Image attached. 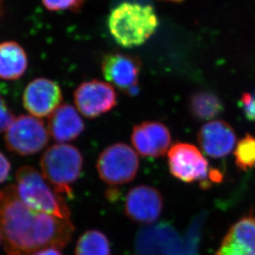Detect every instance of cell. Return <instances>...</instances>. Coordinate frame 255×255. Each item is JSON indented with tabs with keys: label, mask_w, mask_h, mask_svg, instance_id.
<instances>
[{
	"label": "cell",
	"mask_w": 255,
	"mask_h": 255,
	"mask_svg": "<svg viewBox=\"0 0 255 255\" xmlns=\"http://www.w3.org/2000/svg\"><path fill=\"white\" fill-rule=\"evenodd\" d=\"M0 233L7 255H32L46 248L63 249L75 233L71 220L35 212L22 202L15 184L0 190Z\"/></svg>",
	"instance_id": "cell-1"
},
{
	"label": "cell",
	"mask_w": 255,
	"mask_h": 255,
	"mask_svg": "<svg viewBox=\"0 0 255 255\" xmlns=\"http://www.w3.org/2000/svg\"><path fill=\"white\" fill-rule=\"evenodd\" d=\"M206 214L200 213L191 222L183 236L169 223L143 227L134 241L136 255H198Z\"/></svg>",
	"instance_id": "cell-2"
},
{
	"label": "cell",
	"mask_w": 255,
	"mask_h": 255,
	"mask_svg": "<svg viewBox=\"0 0 255 255\" xmlns=\"http://www.w3.org/2000/svg\"><path fill=\"white\" fill-rule=\"evenodd\" d=\"M158 17L150 5L123 2L112 10L108 27L116 42L126 48L141 46L156 31Z\"/></svg>",
	"instance_id": "cell-3"
},
{
	"label": "cell",
	"mask_w": 255,
	"mask_h": 255,
	"mask_svg": "<svg viewBox=\"0 0 255 255\" xmlns=\"http://www.w3.org/2000/svg\"><path fill=\"white\" fill-rule=\"evenodd\" d=\"M15 188L20 199L31 210L70 220V210L63 195L33 167L25 165L17 170Z\"/></svg>",
	"instance_id": "cell-4"
},
{
	"label": "cell",
	"mask_w": 255,
	"mask_h": 255,
	"mask_svg": "<svg viewBox=\"0 0 255 255\" xmlns=\"http://www.w3.org/2000/svg\"><path fill=\"white\" fill-rule=\"evenodd\" d=\"M40 165L41 174L54 189L72 198L73 185L80 178L84 166L80 149L65 143L54 144L44 152Z\"/></svg>",
	"instance_id": "cell-5"
},
{
	"label": "cell",
	"mask_w": 255,
	"mask_h": 255,
	"mask_svg": "<svg viewBox=\"0 0 255 255\" xmlns=\"http://www.w3.org/2000/svg\"><path fill=\"white\" fill-rule=\"evenodd\" d=\"M140 160L135 149L124 143L107 147L97 160L99 178L109 185L130 183L137 174Z\"/></svg>",
	"instance_id": "cell-6"
},
{
	"label": "cell",
	"mask_w": 255,
	"mask_h": 255,
	"mask_svg": "<svg viewBox=\"0 0 255 255\" xmlns=\"http://www.w3.org/2000/svg\"><path fill=\"white\" fill-rule=\"evenodd\" d=\"M49 130L42 121L31 115L15 118L5 133L7 149L22 156L41 151L48 144Z\"/></svg>",
	"instance_id": "cell-7"
},
{
	"label": "cell",
	"mask_w": 255,
	"mask_h": 255,
	"mask_svg": "<svg viewBox=\"0 0 255 255\" xmlns=\"http://www.w3.org/2000/svg\"><path fill=\"white\" fill-rule=\"evenodd\" d=\"M171 174L184 183L204 181L209 174V164L199 149L192 144L178 142L168 151Z\"/></svg>",
	"instance_id": "cell-8"
},
{
	"label": "cell",
	"mask_w": 255,
	"mask_h": 255,
	"mask_svg": "<svg viewBox=\"0 0 255 255\" xmlns=\"http://www.w3.org/2000/svg\"><path fill=\"white\" fill-rule=\"evenodd\" d=\"M75 107L85 118H96L115 108L118 96L109 83L92 80L80 84L74 92Z\"/></svg>",
	"instance_id": "cell-9"
},
{
	"label": "cell",
	"mask_w": 255,
	"mask_h": 255,
	"mask_svg": "<svg viewBox=\"0 0 255 255\" xmlns=\"http://www.w3.org/2000/svg\"><path fill=\"white\" fill-rule=\"evenodd\" d=\"M101 67L110 85L129 95L137 94L141 69L139 58L123 52H110L103 57Z\"/></svg>",
	"instance_id": "cell-10"
},
{
	"label": "cell",
	"mask_w": 255,
	"mask_h": 255,
	"mask_svg": "<svg viewBox=\"0 0 255 255\" xmlns=\"http://www.w3.org/2000/svg\"><path fill=\"white\" fill-rule=\"evenodd\" d=\"M163 205V197L156 188L148 185L135 186L126 196L124 211L131 222L150 225L161 215Z\"/></svg>",
	"instance_id": "cell-11"
},
{
	"label": "cell",
	"mask_w": 255,
	"mask_h": 255,
	"mask_svg": "<svg viewBox=\"0 0 255 255\" xmlns=\"http://www.w3.org/2000/svg\"><path fill=\"white\" fill-rule=\"evenodd\" d=\"M62 99V91L57 83L46 78H36L25 88L22 104L31 116L45 118L56 111Z\"/></svg>",
	"instance_id": "cell-12"
},
{
	"label": "cell",
	"mask_w": 255,
	"mask_h": 255,
	"mask_svg": "<svg viewBox=\"0 0 255 255\" xmlns=\"http://www.w3.org/2000/svg\"><path fill=\"white\" fill-rule=\"evenodd\" d=\"M131 143L142 156L159 158L170 149V131L159 122H143L133 128Z\"/></svg>",
	"instance_id": "cell-13"
},
{
	"label": "cell",
	"mask_w": 255,
	"mask_h": 255,
	"mask_svg": "<svg viewBox=\"0 0 255 255\" xmlns=\"http://www.w3.org/2000/svg\"><path fill=\"white\" fill-rule=\"evenodd\" d=\"M198 141L205 154L221 159L227 156L236 146V132L224 121H210L200 128Z\"/></svg>",
	"instance_id": "cell-14"
},
{
	"label": "cell",
	"mask_w": 255,
	"mask_h": 255,
	"mask_svg": "<svg viewBox=\"0 0 255 255\" xmlns=\"http://www.w3.org/2000/svg\"><path fill=\"white\" fill-rule=\"evenodd\" d=\"M216 255H255V216L242 217L230 228Z\"/></svg>",
	"instance_id": "cell-15"
},
{
	"label": "cell",
	"mask_w": 255,
	"mask_h": 255,
	"mask_svg": "<svg viewBox=\"0 0 255 255\" xmlns=\"http://www.w3.org/2000/svg\"><path fill=\"white\" fill-rule=\"evenodd\" d=\"M85 128L81 116L70 104L60 105L49 118V134L58 143L77 139L84 132Z\"/></svg>",
	"instance_id": "cell-16"
},
{
	"label": "cell",
	"mask_w": 255,
	"mask_h": 255,
	"mask_svg": "<svg viewBox=\"0 0 255 255\" xmlns=\"http://www.w3.org/2000/svg\"><path fill=\"white\" fill-rule=\"evenodd\" d=\"M28 57L24 49L15 41L0 43V79L17 80L27 71Z\"/></svg>",
	"instance_id": "cell-17"
},
{
	"label": "cell",
	"mask_w": 255,
	"mask_h": 255,
	"mask_svg": "<svg viewBox=\"0 0 255 255\" xmlns=\"http://www.w3.org/2000/svg\"><path fill=\"white\" fill-rule=\"evenodd\" d=\"M189 111L193 118L200 121H210L217 118L224 110L222 100L210 91H198L189 99Z\"/></svg>",
	"instance_id": "cell-18"
},
{
	"label": "cell",
	"mask_w": 255,
	"mask_h": 255,
	"mask_svg": "<svg viewBox=\"0 0 255 255\" xmlns=\"http://www.w3.org/2000/svg\"><path fill=\"white\" fill-rule=\"evenodd\" d=\"M75 252V255H111V245L102 231L89 230L78 240Z\"/></svg>",
	"instance_id": "cell-19"
},
{
	"label": "cell",
	"mask_w": 255,
	"mask_h": 255,
	"mask_svg": "<svg viewBox=\"0 0 255 255\" xmlns=\"http://www.w3.org/2000/svg\"><path fill=\"white\" fill-rule=\"evenodd\" d=\"M236 166L243 171L255 168V135L246 134L236 144L234 151Z\"/></svg>",
	"instance_id": "cell-20"
},
{
	"label": "cell",
	"mask_w": 255,
	"mask_h": 255,
	"mask_svg": "<svg viewBox=\"0 0 255 255\" xmlns=\"http://www.w3.org/2000/svg\"><path fill=\"white\" fill-rule=\"evenodd\" d=\"M44 7L51 12H78L87 0H41Z\"/></svg>",
	"instance_id": "cell-21"
},
{
	"label": "cell",
	"mask_w": 255,
	"mask_h": 255,
	"mask_svg": "<svg viewBox=\"0 0 255 255\" xmlns=\"http://www.w3.org/2000/svg\"><path fill=\"white\" fill-rule=\"evenodd\" d=\"M3 91L4 89L0 85V133L7 130L15 118L12 109L3 96Z\"/></svg>",
	"instance_id": "cell-22"
},
{
	"label": "cell",
	"mask_w": 255,
	"mask_h": 255,
	"mask_svg": "<svg viewBox=\"0 0 255 255\" xmlns=\"http://www.w3.org/2000/svg\"><path fill=\"white\" fill-rule=\"evenodd\" d=\"M244 115L248 120L255 121V93H244L241 98Z\"/></svg>",
	"instance_id": "cell-23"
},
{
	"label": "cell",
	"mask_w": 255,
	"mask_h": 255,
	"mask_svg": "<svg viewBox=\"0 0 255 255\" xmlns=\"http://www.w3.org/2000/svg\"><path fill=\"white\" fill-rule=\"evenodd\" d=\"M10 172H11V163L7 157L5 156L2 152H0V183H2L7 180Z\"/></svg>",
	"instance_id": "cell-24"
},
{
	"label": "cell",
	"mask_w": 255,
	"mask_h": 255,
	"mask_svg": "<svg viewBox=\"0 0 255 255\" xmlns=\"http://www.w3.org/2000/svg\"><path fill=\"white\" fill-rule=\"evenodd\" d=\"M32 255H63L60 249L56 248H46L37 251Z\"/></svg>",
	"instance_id": "cell-25"
},
{
	"label": "cell",
	"mask_w": 255,
	"mask_h": 255,
	"mask_svg": "<svg viewBox=\"0 0 255 255\" xmlns=\"http://www.w3.org/2000/svg\"><path fill=\"white\" fill-rule=\"evenodd\" d=\"M2 0H0V15L2 14Z\"/></svg>",
	"instance_id": "cell-26"
},
{
	"label": "cell",
	"mask_w": 255,
	"mask_h": 255,
	"mask_svg": "<svg viewBox=\"0 0 255 255\" xmlns=\"http://www.w3.org/2000/svg\"><path fill=\"white\" fill-rule=\"evenodd\" d=\"M168 1H172V2H181L183 0H168Z\"/></svg>",
	"instance_id": "cell-27"
},
{
	"label": "cell",
	"mask_w": 255,
	"mask_h": 255,
	"mask_svg": "<svg viewBox=\"0 0 255 255\" xmlns=\"http://www.w3.org/2000/svg\"><path fill=\"white\" fill-rule=\"evenodd\" d=\"M1 244H2V236H1V233H0V246H1Z\"/></svg>",
	"instance_id": "cell-28"
}]
</instances>
